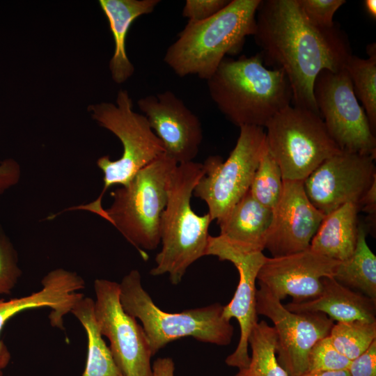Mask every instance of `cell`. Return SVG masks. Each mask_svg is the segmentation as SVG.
I'll return each mask as SVG.
<instances>
[{"instance_id": "8", "label": "cell", "mask_w": 376, "mask_h": 376, "mask_svg": "<svg viewBox=\"0 0 376 376\" xmlns=\"http://www.w3.org/2000/svg\"><path fill=\"white\" fill-rule=\"evenodd\" d=\"M267 148L283 180L304 181L322 162L340 152L320 114L290 104L265 125Z\"/></svg>"}, {"instance_id": "27", "label": "cell", "mask_w": 376, "mask_h": 376, "mask_svg": "<svg viewBox=\"0 0 376 376\" xmlns=\"http://www.w3.org/2000/svg\"><path fill=\"white\" fill-rule=\"evenodd\" d=\"M329 336L336 349L352 361L376 340V321L337 322Z\"/></svg>"}, {"instance_id": "17", "label": "cell", "mask_w": 376, "mask_h": 376, "mask_svg": "<svg viewBox=\"0 0 376 376\" xmlns=\"http://www.w3.org/2000/svg\"><path fill=\"white\" fill-rule=\"evenodd\" d=\"M340 262L310 249L284 256L267 257L257 280L259 285L281 301L290 296L292 301H304L320 295L322 279L334 277Z\"/></svg>"}, {"instance_id": "35", "label": "cell", "mask_w": 376, "mask_h": 376, "mask_svg": "<svg viewBox=\"0 0 376 376\" xmlns=\"http://www.w3.org/2000/svg\"><path fill=\"white\" fill-rule=\"evenodd\" d=\"M359 210L368 213L372 218L375 217L376 180L372 183L357 204Z\"/></svg>"}, {"instance_id": "15", "label": "cell", "mask_w": 376, "mask_h": 376, "mask_svg": "<svg viewBox=\"0 0 376 376\" xmlns=\"http://www.w3.org/2000/svg\"><path fill=\"white\" fill-rule=\"evenodd\" d=\"M150 126L178 164L193 162L203 140L198 118L172 91L141 97L137 102Z\"/></svg>"}, {"instance_id": "22", "label": "cell", "mask_w": 376, "mask_h": 376, "mask_svg": "<svg viewBox=\"0 0 376 376\" xmlns=\"http://www.w3.org/2000/svg\"><path fill=\"white\" fill-rule=\"evenodd\" d=\"M358 212L356 204L347 203L326 214L309 249L338 261L350 258L354 251L358 239Z\"/></svg>"}, {"instance_id": "38", "label": "cell", "mask_w": 376, "mask_h": 376, "mask_svg": "<svg viewBox=\"0 0 376 376\" xmlns=\"http://www.w3.org/2000/svg\"><path fill=\"white\" fill-rule=\"evenodd\" d=\"M364 7L368 14L372 17L376 18V1L366 0L364 1Z\"/></svg>"}, {"instance_id": "30", "label": "cell", "mask_w": 376, "mask_h": 376, "mask_svg": "<svg viewBox=\"0 0 376 376\" xmlns=\"http://www.w3.org/2000/svg\"><path fill=\"white\" fill-rule=\"evenodd\" d=\"M21 275L17 251L0 225V295L10 294Z\"/></svg>"}, {"instance_id": "13", "label": "cell", "mask_w": 376, "mask_h": 376, "mask_svg": "<svg viewBox=\"0 0 376 376\" xmlns=\"http://www.w3.org/2000/svg\"><path fill=\"white\" fill-rule=\"evenodd\" d=\"M205 256H214L221 261L234 265L239 274V281L231 301L224 306L223 315L230 320L235 318L240 325V336L235 350L226 359V363L239 370L248 367L250 357L248 340L258 323L256 286L258 272L265 262L261 250L231 243L218 236H209Z\"/></svg>"}, {"instance_id": "19", "label": "cell", "mask_w": 376, "mask_h": 376, "mask_svg": "<svg viewBox=\"0 0 376 376\" xmlns=\"http://www.w3.org/2000/svg\"><path fill=\"white\" fill-rule=\"evenodd\" d=\"M322 284V292L317 297L284 306L295 313H322L337 322L376 321L375 300L342 285L334 277L323 278Z\"/></svg>"}, {"instance_id": "28", "label": "cell", "mask_w": 376, "mask_h": 376, "mask_svg": "<svg viewBox=\"0 0 376 376\" xmlns=\"http://www.w3.org/2000/svg\"><path fill=\"white\" fill-rule=\"evenodd\" d=\"M282 190L283 178L280 167L267 146L254 173L249 191L260 204L273 210Z\"/></svg>"}, {"instance_id": "31", "label": "cell", "mask_w": 376, "mask_h": 376, "mask_svg": "<svg viewBox=\"0 0 376 376\" xmlns=\"http://www.w3.org/2000/svg\"><path fill=\"white\" fill-rule=\"evenodd\" d=\"M305 18L314 26L329 29L336 24V12L346 3L345 0H297Z\"/></svg>"}, {"instance_id": "25", "label": "cell", "mask_w": 376, "mask_h": 376, "mask_svg": "<svg viewBox=\"0 0 376 376\" xmlns=\"http://www.w3.org/2000/svg\"><path fill=\"white\" fill-rule=\"evenodd\" d=\"M248 344L251 349L249 364L239 370L235 376H288L276 357V334L273 327L265 320L258 322Z\"/></svg>"}, {"instance_id": "10", "label": "cell", "mask_w": 376, "mask_h": 376, "mask_svg": "<svg viewBox=\"0 0 376 376\" xmlns=\"http://www.w3.org/2000/svg\"><path fill=\"white\" fill-rule=\"evenodd\" d=\"M313 95L326 129L341 151L376 155V138L344 68L321 71Z\"/></svg>"}, {"instance_id": "32", "label": "cell", "mask_w": 376, "mask_h": 376, "mask_svg": "<svg viewBox=\"0 0 376 376\" xmlns=\"http://www.w3.org/2000/svg\"><path fill=\"white\" fill-rule=\"evenodd\" d=\"M230 0H187L182 15L191 22L206 20L224 8Z\"/></svg>"}, {"instance_id": "4", "label": "cell", "mask_w": 376, "mask_h": 376, "mask_svg": "<svg viewBox=\"0 0 376 376\" xmlns=\"http://www.w3.org/2000/svg\"><path fill=\"white\" fill-rule=\"evenodd\" d=\"M203 172V164H180L169 180L168 201L160 220L162 249L150 274H168L173 285L180 283L190 265L205 256L212 220L208 213L196 214L191 206L194 187Z\"/></svg>"}, {"instance_id": "34", "label": "cell", "mask_w": 376, "mask_h": 376, "mask_svg": "<svg viewBox=\"0 0 376 376\" xmlns=\"http://www.w3.org/2000/svg\"><path fill=\"white\" fill-rule=\"evenodd\" d=\"M21 175V166L15 159L7 158L0 162V194L16 185Z\"/></svg>"}, {"instance_id": "26", "label": "cell", "mask_w": 376, "mask_h": 376, "mask_svg": "<svg viewBox=\"0 0 376 376\" xmlns=\"http://www.w3.org/2000/svg\"><path fill=\"white\" fill-rule=\"evenodd\" d=\"M375 43L367 47L368 58L352 55L345 68L352 81L357 100L362 104L372 131H376V48Z\"/></svg>"}, {"instance_id": "23", "label": "cell", "mask_w": 376, "mask_h": 376, "mask_svg": "<svg viewBox=\"0 0 376 376\" xmlns=\"http://www.w3.org/2000/svg\"><path fill=\"white\" fill-rule=\"evenodd\" d=\"M70 313L82 324L88 338L87 359L81 376H124L100 332L95 318L94 300L84 297L73 306Z\"/></svg>"}, {"instance_id": "11", "label": "cell", "mask_w": 376, "mask_h": 376, "mask_svg": "<svg viewBox=\"0 0 376 376\" xmlns=\"http://www.w3.org/2000/svg\"><path fill=\"white\" fill-rule=\"evenodd\" d=\"M94 314L102 336L124 376H152V356L146 333L123 308L119 283L104 279L94 281Z\"/></svg>"}, {"instance_id": "20", "label": "cell", "mask_w": 376, "mask_h": 376, "mask_svg": "<svg viewBox=\"0 0 376 376\" xmlns=\"http://www.w3.org/2000/svg\"><path fill=\"white\" fill-rule=\"evenodd\" d=\"M159 0H100L99 3L106 15L113 34L115 49L109 61L113 80L117 84L127 81L134 68L125 48L127 34L132 22L139 17L152 13Z\"/></svg>"}, {"instance_id": "9", "label": "cell", "mask_w": 376, "mask_h": 376, "mask_svg": "<svg viewBox=\"0 0 376 376\" xmlns=\"http://www.w3.org/2000/svg\"><path fill=\"white\" fill-rule=\"evenodd\" d=\"M235 146L226 160L208 157L203 164V174L193 195L205 201L208 214L217 223L249 190L260 157L267 147L263 127L242 126Z\"/></svg>"}, {"instance_id": "3", "label": "cell", "mask_w": 376, "mask_h": 376, "mask_svg": "<svg viewBox=\"0 0 376 376\" xmlns=\"http://www.w3.org/2000/svg\"><path fill=\"white\" fill-rule=\"evenodd\" d=\"M261 0H230L212 17L188 21L166 51L164 61L180 77L210 79L228 54H236L253 36Z\"/></svg>"}, {"instance_id": "24", "label": "cell", "mask_w": 376, "mask_h": 376, "mask_svg": "<svg viewBox=\"0 0 376 376\" xmlns=\"http://www.w3.org/2000/svg\"><path fill=\"white\" fill-rule=\"evenodd\" d=\"M366 233L359 225L354 251L340 261L334 278L342 285L376 301V256L366 242Z\"/></svg>"}, {"instance_id": "5", "label": "cell", "mask_w": 376, "mask_h": 376, "mask_svg": "<svg viewBox=\"0 0 376 376\" xmlns=\"http://www.w3.org/2000/svg\"><path fill=\"white\" fill-rule=\"evenodd\" d=\"M141 278L136 269L123 278L120 301L128 314L141 322L152 357L168 343L187 336L217 345L230 343L234 328L223 315L224 306L215 303L180 313L162 311L143 288Z\"/></svg>"}, {"instance_id": "37", "label": "cell", "mask_w": 376, "mask_h": 376, "mask_svg": "<svg viewBox=\"0 0 376 376\" xmlns=\"http://www.w3.org/2000/svg\"><path fill=\"white\" fill-rule=\"evenodd\" d=\"M300 376H350L347 370L334 371L307 372Z\"/></svg>"}, {"instance_id": "33", "label": "cell", "mask_w": 376, "mask_h": 376, "mask_svg": "<svg viewBox=\"0 0 376 376\" xmlns=\"http://www.w3.org/2000/svg\"><path fill=\"white\" fill-rule=\"evenodd\" d=\"M350 376H376V340L361 354L351 361Z\"/></svg>"}, {"instance_id": "21", "label": "cell", "mask_w": 376, "mask_h": 376, "mask_svg": "<svg viewBox=\"0 0 376 376\" xmlns=\"http://www.w3.org/2000/svg\"><path fill=\"white\" fill-rule=\"evenodd\" d=\"M273 210L257 201L249 190L217 224L219 235L240 246L263 251Z\"/></svg>"}, {"instance_id": "16", "label": "cell", "mask_w": 376, "mask_h": 376, "mask_svg": "<svg viewBox=\"0 0 376 376\" xmlns=\"http://www.w3.org/2000/svg\"><path fill=\"white\" fill-rule=\"evenodd\" d=\"M272 210L265 244L272 257L308 249L325 215L308 199L304 181L283 180L281 197Z\"/></svg>"}, {"instance_id": "39", "label": "cell", "mask_w": 376, "mask_h": 376, "mask_svg": "<svg viewBox=\"0 0 376 376\" xmlns=\"http://www.w3.org/2000/svg\"><path fill=\"white\" fill-rule=\"evenodd\" d=\"M0 376H3V372H2V370H0Z\"/></svg>"}, {"instance_id": "36", "label": "cell", "mask_w": 376, "mask_h": 376, "mask_svg": "<svg viewBox=\"0 0 376 376\" xmlns=\"http://www.w3.org/2000/svg\"><path fill=\"white\" fill-rule=\"evenodd\" d=\"M152 376H174L175 365L170 357L157 359L152 366Z\"/></svg>"}, {"instance_id": "6", "label": "cell", "mask_w": 376, "mask_h": 376, "mask_svg": "<svg viewBox=\"0 0 376 376\" xmlns=\"http://www.w3.org/2000/svg\"><path fill=\"white\" fill-rule=\"evenodd\" d=\"M132 106L128 92L120 90L116 105L102 102L88 107L92 118L120 139L123 150L118 159L113 161L105 155L97 160L104 182L99 196L91 203L72 206L68 210L88 211L102 217V200L107 190L113 185H127L141 169L164 154V146L146 117L134 111Z\"/></svg>"}, {"instance_id": "2", "label": "cell", "mask_w": 376, "mask_h": 376, "mask_svg": "<svg viewBox=\"0 0 376 376\" xmlns=\"http://www.w3.org/2000/svg\"><path fill=\"white\" fill-rule=\"evenodd\" d=\"M211 99L232 123L265 127L291 104L292 93L284 72L267 68L260 54L225 58L207 80Z\"/></svg>"}, {"instance_id": "1", "label": "cell", "mask_w": 376, "mask_h": 376, "mask_svg": "<svg viewBox=\"0 0 376 376\" xmlns=\"http://www.w3.org/2000/svg\"><path fill=\"white\" fill-rule=\"evenodd\" d=\"M253 36L263 61L286 76L293 105L320 114L313 84L321 71L345 68L352 55L345 33L336 24L329 29L312 25L297 0H261Z\"/></svg>"}, {"instance_id": "7", "label": "cell", "mask_w": 376, "mask_h": 376, "mask_svg": "<svg viewBox=\"0 0 376 376\" xmlns=\"http://www.w3.org/2000/svg\"><path fill=\"white\" fill-rule=\"evenodd\" d=\"M178 164L166 155L141 169L129 183L111 193L103 219L143 255L159 246L160 220L168 201L171 175Z\"/></svg>"}, {"instance_id": "14", "label": "cell", "mask_w": 376, "mask_h": 376, "mask_svg": "<svg viewBox=\"0 0 376 376\" xmlns=\"http://www.w3.org/2000/svg\"><path fill=\"white\" fill-rule=\"evenodd\" d=\"M375 159L344 151L327 158L304 180L308 199L324 215L347 203L357 205L376 180Z\"/></svg>"}, {"instance_id": "12", "label": "cell", "mask_w": 376, "mask_h": 376, "mask_svg": "<svg viewBox=\"0 0 376 376\" xmlns=\"http://www.w3.org/2000/svg\"><path fill=\"white\" fill-rule=\"evenodd\" d=\"M256 291V312L274 324L276 334V354L288 376H300L308 371V356L313 345L329 336L334 322L326 314L295 313L266 288Z\"/></svg>"}, {"instance_id": "18", "label": "cell", "mask_w": 376, "mask_h": 376, "mask_svg": "<svg viewBox=\"0 0 376 376\" xmlns=\"http://www.w3.org/2000/svg\"><path fill=\"white\" fill-rule=\"evenodd\" d=\"M42 288L29 295L8 300L0 299V334L7 322L14 315L36 308H49L52 327L63 329V318L71 312L73 306L84 294L78 291L85 288V281L77 272L63 268L49 272L41 281ZM10 354L0 339V370L10 362Z\"/></svg>"}, {"instance_id": "29", "label": "cell", "mask_w": 376, "mask_h": 376, "mask_svg": "<svg viewBox=\"0 0 376 376\" xmlns=\"http://www.w3.org/2000/svg\"><path fill=\"white\" fill-rule=\"evenodd\" d=\"M350 362L351 360L336 349L327 336L319 340L312 347L308 356L307 372L347 370Z\"/></svg>"}]
</instances>
